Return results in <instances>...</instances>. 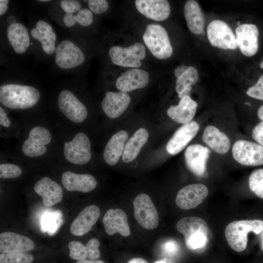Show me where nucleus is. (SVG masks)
<instances>
[{
	"mask_svg": "<svg viewBox=\"0 0 263 263\" xmlns=\"http://www.w3.org/2000/svg\"><path fill=\"white\" fill-rule=\"evenodd\" d=\"M100 214V209L97 206L94 205L87 206L71 223L70 232L77 236L87 233L96 223Z\"/></svg>",
	"mask_w": 263,
	"mask_h": 263,
	"instance_id": "obj_19",
	"label": "nucleus"
},
{
	"mask_svg": "<svg viewBox=\"0 0 263 263\" xmlns=\"http://www.w3.org/2000/svg\"><path fill=\"white\" fill-rule=\"evenodd\" d=\"M250 189L259 198L263 199V169L252 172L248 179Z\"/></svg>",
	"mask_w": 263,
	"mask_h": 263,
	"instance_id": "obj_35",
	"label": "nucleus"
},
{
	"mask_svg": "<svg viewBox=\"0 0 263 263\" xmlns=\"http://www.w3.org/2000/svg\"><path fill=\"white\" fill-rule=\"evenodd\" d=\"M162 248L167 254L173 255L178 251V245L175 241L169 240L164 244Z\"/></svg>",
	"mask_w": 263,
	"mask_h": 263,
	"instance_id": "obj_44",
	"label": "nucleus"
},
{
	"mask_svg": "<svg viewBox=\"0 0 263 263\" xmlns=\"http://www.w3.org/2000/svg\"><path fill=\"white\" fill-rule=\"evenodd\" d=\"M63 187L69 191L88 192L97 185L95 178L89 174H77L70 171L64 172L61 176Z\"/></svg>",
	"mask_w": 263,
	"mask_h": 263,
	"instance_id": "obj_24",
	"label": "nucleus"
},
{
	"mask_svg": "<svg viewBox=\"0 0 263 263\" xmlns=\"http://www.w3.org/2000/svg\"><path fill=\"white\" fill-rule=\"evenodd\" d=\"M246 94L252 98L263 100V89L257 83L249 87Z\"/></svg>",
	"mask_w": 263,
	"mask_h": 263,
	"instance_id": "obj_42",
	"label": "nucleus"
},
{
	"mask_svg": "<svg viewBox=\"0 0 263 263\" xmlns=\"http://www.w3.org/2000/svg\"><path fill=\"white\" fill-rule=\"evenodd\" d=\"M76 263H105L102 260H83L77 261Z\"/></svg>",
	"mask_w": 263,
	"mask_h": 263,
	"instance_id": "obj_47",
	"label": "nucleus"
},
{
	"mask_svg": "<svg viewBox=\"0 0 263 263\" xmlns=\"http://www.w3.org/2000/svg\"><path fill=\"white\" fill-rule=\"evenodd\" d=\"M237 25H238V26H239V25H241V23H240V22L239 21H238V22H237Z\"/></svg>",
	"mask_w": 263,
	"mask_h": 263,
	"instance_id": "obj_56",
	"label": "nucleus"
},
{
	"mask_svg": "<svg viewBox=\"0 0 263 263\" xmlns=\"http://www.w3.org/2000/svg\"><path fill=\"white\" fill-rule=\"evenodd\" d=\"M88 4L90 9L95 14L106 12L109 8V4L105 0H89Z\"/></svg>",
	"mask_w": 263,
	"mask_h": 263,
	"instance_id": "obj_40",
	"label": "nucleus"
},
{
	"mask_svg": "<svg viewBox=\"0 0 263 263\" xmlns=\"http://www.w3.org/2000/svg\"><path fill=\"white\" fill-rule=\"evenodd\" d=\"M39 1H41V2H42V1L46 2V1H50V0H40Z\"/></svg>",
	"mask_w": 263,
	"mask_h": 263,
	"instance_id": "obj_55",
	"label": "nucleus"
},
{
	"mask_svg": "<svg viewBox=\"0 0 263 263\" xmlns=\"http://www.w3.org/2000/svg\"><path fill=\"white\" fill-rule=\"evenodd\" d=\"M127 263H149L146 260L141 258H134L130 260Z\"/></svg>",
	"mask_w": 263,
	"mask_h": 263,
	"instance_id": "obj_48",
	"label": "nucleus"
},
{
	"mask_svg": "<svg viewBox=\"0 0 263 263\" xmlns=\"http://www.w3.org/2000/svg\"><path fill=\"white\" fill-rule=\"evenodd\" d=\"M260 67H261V68H263V61H262V62H261V63H260Z\"/></svg>",
	"mask_w": 263,
	"mask_h": 263,
	"instance_id": "obj_54",
	"label": "nucleus"
},
{
	"mask_svg": "<svg viewBox=\"0 0 263 263\" xmlns=\"http://www.w3.org/2000/svg\"><path fill=\"white\" fill-rule=\"evenodd\" d=\"M64 155L69 162L84 165L92 158L91 142L88 137L83 132H78L73 139L64 143Z\"/></svg>",
	"mask_w": 263,
	"mask_h": 263,
	"instance_id": "obj_7",
	"label": "nucleus"
},
{
	"mask_svg": "<svg viewBox=\"0 0 263 263\" xmlns=\"http://www.w3.org/2000/svg\"><path fill=\"white\" fill-rule=\"evenodd\" d=\"M103 222L108 235L118 233L122 236L128 237L131 234L127 215L120 208L107 210L103 217Z\"/></svg>",
	"mask_w": 263,
	"mask_h": 263,
	"instance_id": "obj_21",
	"label": "nucleus"
},
{
	"mask_svg": "<svg viewBox=\"0 0 263 263\" xmlns=\"http://www.w3.org/2000/svg\"><path fill=\"white\" fill-rule=\"evenodd\" d=\"M40 98L36 88L27 85L7 84L0 87V102L12 109H26L35 106Z\"/></svg>",
	"mask_w": 263,
	"mask_h": 263,
	"instance_id": "obj_1",
	"label": "nucleus"
},
{
	"mask_svg": "<svg viewBox=\"0 0 263 263\" xmlns=\"http://www.w3.org/2000/svg\"><path fill=\"white\" fill-rule=\"evenodd\" d=\"M207 32L208 41L212 46L225 50H234L237 48L236 36L224 21L212 20L208 25Z\"/></svg>",
	"mask_w": 263,
	"mask_h": 263,
	"instance_id": "obj_8",
	"label": "nucleus"
},
{
	"mask_svg": "<svg viewBox=\"0 0 263 263\" xmlns=\"http://www.w3.org/2000/svg\"><path fill=\"white\" fill-rule=\"evenodd\" d=\"M154 263H167L166 261L163 260H159L156 261Z\"/></svg>",
	"mask_w": 263,
	"mask_h": 263,
	"instance_id": "obj_53",
	"label": "nucleus"
},
{
	"mask_svg": "<svg viewBox=\"0 0 263 263\" xmlns=\"http://www.w3.org/2000/svg\"><path fill=\"white\" fill-rule=\"evenodd\" d=\"M22 173L21 168L16 165L9 163L0 165V177L1 178H15L19 177Z\"/></svg>",
	"mask_w": 263,
	"mask_h": 263,
	"instance_id": "obj_38",
	"label": "nucleus"
},
{
	"mask_svg": "<svg viewBox=\"0 0 263 263\" xmlns=\"http://www.w3.org/2000/svg\"><path fill=\"white\" fill-rule=\"evenodd\" d=\"M34 189L36 193L42 198V204L45 207L53 206L63 199L61 187L49 177H45L38 180Z\"/></svg>",
	"mask_w": 263,
	"mask_h": 263,
	"instance_id": "obj_23",
	"label": "nucleus"
},
{
	"mask_svg": "<svg viewBox=\"0 0 263 263\" xmlns=\"http://www.w3.org/2000/svg\"><path fill=\"white\" fill-rule=\"evenodd\" d=\"M127 132L121 130L114 134L107 142L103 152V158L110 166L116 164L122 156L128 138Z\"/></svg>",
	"mask_w": 263,
	"mask_h": 263,
	"instance_id": "obj_27",
	"label": "nucleus"
},
{
	"mask_svg": "<svg viewBox=\"0 0 263 263\" xmlns=\"http://www.w3.org/2000/svg\"><path fill=\"white\" fill-rule=\"evenodd\" d=\"M252 136L260 145L263 146V121L254 128L252 132Z\"/></svg>",
	"mask_w": 263,
	"mask_h": 263,
	"instance_id": "obj_43",
	"label": "nucleus"
},
{
	"mask_svg": "<svg viewBox=\"0 0 263 263\" xmlns=\"http://www.w3.org/2000/svg\"><path fill=\"white\" fill-rule=\"evenodd\" d=\"M256 83L263 89V75L260 76Z\"/></svg>",
	"mask_w": 263,
	"mask_h": 263,
	"instance_id": "obj_51",
	"label": "nucleus"
},
{
	"mask_svg": "<svg viewBox=\"0 0 263 263\" xmlns=\"http://www.w3.org/2000/svg\"><path fill=\"white\" fill-rule=\"evenodd\" d=\"M133 205L134 217L142 227L150 230L158 226V213L148 194L141 193L137 195L133 202Z\"/></svg>",
	"mask_w": 263,
	"mask_h": 263,
	"instance_id": "obj_6",
	"label": "nucleus"
},
{
	"mask_svg": "<svg viewBox=\"0 0 263 263\" xmlns=\"http://www.w3.org/2000/svg\"><path fill=\"white\" fill-rule=\"evenodd\" d=\"M199 129V124L195 121H191L180 127L166 145L168 152L171 155L179 153L196 135Z\"/></svg>",
	"mask_w": 263,
	"mask_h": 263,
	"instance_id": "obj_15",
	"label": "nucleus"
},
{
	"mask_svg": "<svg viewBox=\"0 0 263 263\" xmlns=\"http://www.w3.org/2000/svg\"><path fill=\"white\" fill-rule=\"evenodd\" d=\"M57 105L63 114L75 123H80L87 116L85 106L69 90H64L60 92Z\"/></svg>",
	"mask_w": 263,
	"mask_h": 263,
	"instance_id": "obj_11",
	"label": "nucleus"
},
{
	"mask_svg": "<svg viewBox=\"0 0 263 263\" xmlns=\"http://www.w3.org/2000/svg\"><path fill=\"white\" fill-rule=\"evenodd\" d=\"M33 260L34 256L26 252L0 254V263H32Z\"/></svg>",
	"mask_w": 263,
	"mask_h": 263,
	"instance_id": "obj_36",
	"label": "nucleus"
},
{
	"mask_svg": "<svg viewBox=\"0 0 263 263\" xmlns=\"http://www.w3.org/2000/svg\"><path fill=\"white\" fill-rule=\"evenodd\" d=\"M102 100V109L105 114L110 118L120 116L127 109L131 97L127 93L107 92Z\"/></svg>",
	"mask_w": 263,
	"mask_h": 263,
	"instance_id": "obj_22",
	"label": "nucleus"
},
{
	"mask_svg": "<svg viewBox=\"0 0 263 263\" xmlns=\"http://www.w3.org/2000/svg\"><path fill=\"white\" fill-rule=\"evenodd\" d=\"M210 151L200 144L189 146L185 151V160L189 170L198 176H203L207 170V162Z\"/></svg>",
	"mask_w": 263,
	"mask_h": 263,
	"instance_id": "obj_16",
	"label": "nucleus"
},
{
	"mask_svg": "<svg viewBox=\"0 0 263 263\" xmlns=\"http://www.w3.org/2000/svg\"><path fill=\"white\" fill-rule=\"evenodd\" d=\"M259 30L253 24H243L235 29L238 47L246 56L254 55L258 49Z\"/></svg>",
	"mask_w": 263,
	"mask_h": 263,
	"instance_id": "obj_14",
	"label": "nucleus"
},
{
	"mask_svg": "<svg viewBox=\"0 0 263 263\" xmlns=\"http://www.w3.org/2000/svg\"><path fill=\"white\" fill-rule=\"evenodd\" d=\"M199 74L195 67L185 66L181 74L177 77L175 89L178 97L182 98L188 95L192 89L191 86L198 80Z\"/></svg>",
	"mask_w": 263,
	"mask_h": 263,
	"instance_id": "obj_32",
	"label": "nucleus"
},
{
	"mask_svg": "<svg viewBox=\"0 0 263 263\" xmlns=\"http://www.w3.org/2000/svg\"><path fill=\"white\" fill-rule=\"evenodd\" d=\"M262 233V240H261V247L263 251V231Z\"/></svg>",
	"mask_w": 263,
	"mask_h": 263,
	"instance_id": "obj_52",
	"label": "nucleus"
},
{
	"mask_svg": "<svg viewBox=\"0 0 263 263\" xmlns=\"http://www.w3.org/2000/svg\"><path fill=\"white\" fill-rule=\"evenodd\" d=\"M232 156L240 164L257 166L263 164V146L254 142L239 140L232 148Z\"/></svg>",
	"mask_w": 263,
	"mask_h": 263,
	"instance_id": "obj_9",
	"label": "nucleus"
},
{
	"mask_svg": "<svg viewBox=\"0 0 263 263\" xmlns=\"http://www.w3.org/2000/svg\"><path fill=\"white\" fill-rule=\"evenodd\" d=\"M63 223L62 214L61 211L57 210L53 212L44 214L41 221L40 230L43 232H47L49 235L56 233Z\"/></svg>",
	"mask_w": 263,
	"mask_h": 263,
	"instance_id": "obj_33",
	"label": "nucleus"
},
{
	"mask_svg": "<svg viewBox=\"0 0 263 263\" xmlns=\"http://www.w3.org/2000/svg\"><path fill=\"white\" fill-rule=\"evenodd\" d=\"M35 245L29 238L12 232L0 234V252L2 253H23L33 250Z\"/></svg>",
	"mask_w": 263,
	"mask_h": 263,
	"instance_id": "obj_17",
	"label": "nucleus"
},
{
	"mask_svg": "<svg viewBox=\"0 0 263 263\" xmlns=\"http://www.w3.org/2000/svg\"><path fill=\"white\" fill-rule=\"evenodd\" d=\"M52 139L50 131L42 126H36L29 131L28 138L22 145L23 154L30 157H37L44 154L47 151L46 145Z\"/></svg>",
	"mask_w": 263,
	"mask_h": 263,
	"instance_id": "obj_10",
	"label": "nucleus"
},
{
	"mask_svg": "<svg viewBox=\"0 0 263 263\" xmlns=\"http://www.w3.org/2000/svg\"><path fill=\"white\" fill-rule=\"evenodd\" d=\"M148 73L139 68H132L122 74L116 79L115 85L120 92L127 93L147 86Z\"/></svg>",
	"mask_w": 263,
	"mask_h": 263,
	"instance_id": "obj_18",
	"label": "nucleus"
},
{
	"mask_svg": "<svg viewBox=\"0 0 263 263\" xmlns=\"http://www.w3.org/2000/svg\"><path fill=\"white\" fill-rule=\"evenodd\" d=\"M197 107V103L188 94L181 98L178 105H171L167 113L174 121L184 125L191 121Z\"/></svg>",
	"mask_w": 263,
	"mask_h": 263,
	"instance_id": "obj_25",
	"label": "nucleus"
},
{
	"mask_svg": "<svg viewBox=\"0 0 263 263\" xmlns=\"http://www.w3.org/2000/svg\"><path fill=\"white\" fill-rule=\"evenodd\" d=\"M149 138V132L144 128H140L128 140L122 156V160L129 163L135 159Z\"/></svg>",
	"mask_w": 263,
	"mask_h": 263,
	"instance_id": "obj_31",
	"label": "nucleus"
},
{
	"mask_svg": "<svg viewBox=\"0 0 263 263\" xmlns=\"http://www.w3.org/2000/svg\"><path fill=\"white\" fill-rule=\"evenodd\" d=\"M202 139L207 146L219 154H225L230 148L231 142L228 136L212 125L205 128Z\"/></svg>",
	"mask_w": 263,
	"mask_h": 263,
	"instance_id": "obj_26",
	"label": "nucleus"
},
{
	"mask_svg": "<svg viewBox=\"0 0 263 263\" xmlns=\"http://www.w3.org/2000/svg\"><path fill=\"white\" fill-rule=\"evenodd\" d=\"M9 2L8 0H0V15L2 16L8 10L7 4Z\"/></svg>",
	"mask_w": 263,
	"mask_h": 263,
	"instance_id": "obj_46",
	"label": "nucleus"
},
{
	"mask_svg": "<svg viewBox=\"0 0 263 263\" xmlns=\"http://www.w3.org/2000/svg\"><path fill=\"white\" fill-rule=\"evenodd\" d=\"M64 25L68 27L73 26L76 22L82 26H88L93 21V15L91 10L88 9H81L76 15L66 13L63 19Z\"/></svg>",
	"mask_w": 263,
	"mask_h": 263,
	"instance_id": "obj_34",
	"label": "nucleus"
},
{
	"mask_svg": "<svg viewBox=\"0 0 263 263\" xmlns=\"http://www.w3.org/2000/svg\"><path fill=\"white\" fill-rule=\"evenodd\" d=\"M257 114L258 117L263 121V105H262L258 109L257 112Z\"/></svg>",
	"mask_w": 263,
	"mask_h": 263,
	"instance_id": "obj_49",
	"label": "nucleus"
},
{
	"mask_svg": "<svg viewBox=\"0 0 263 263\" xmlns=\"http://www.w3.org/2000/svg\"><path fill=\"white\" fill-rule=\"evenodd\" d=\"M84 60L82 51L70 40H62L56 47L55 62L60 68L67 69L78 67Z\"/></svg>",
	"mask_w": 263,
	"mask_h": 263,
	"instance_id": "obj_12",
	"label": "nucleus"
},
{
	"mask_svg": "<svg viewBox=\"0 0 263 263\" xmlns=\"http://www.w3.org/2000/svg\"><path fill=\"white\" fill-rule=\"evenodd\" d=\"M176 228L184 235L188 249H201L207 244L208 226L203 219L197 217L182 218L177 223Z\"/></svg>",
	"mask_w": 263,
	"mask_h": 263,
	"instance_id": "obj_2",
	"label": "nucleus"
},
{
	"mask_svg": "<svg viewBox=\"0 0 263 263\" xmlns=\"http://www.w3.org/2000/svg\"><path fill=\"white\" fill-rule=\"evenodd\" d=\"M109 54L112 62L120 66L137 68L141 66V60L146 56L144 45L137 42L128 47L113 46Z\"/></svg>",
	"mask_w": 263,
	"mask_h": 263,
	"instance_id": "obj_5",
	"label": "nucleus"
},
{
	"mask_svg": "<svg viewBox=\"0 0 263 263\" xmlns=\"http://www.w3.org/2000/svg\"><path fill=\"white\" fill-rule=\"evenodd\" d=\"M143 39L155 57L165 59L172 55L173 49L168 34L162 25L155 23L148 24L143 35Z\"/></svg>",
	"mask_w": 263,
	"mask_h": 263,
	"instance_id": "obj_4",
	"label": "nucleus"
},
{
	"mask_svg": "<svg viewBox=\"0 0 263 263\" xmlns=\"http://www.w3.org/2000/svg\"><path fill=\"white\" fill-rule=\"evenodd\" d=\"M71 258L77 261L85 260L87 258L88 249L86 245L78 241H71L68 244Z\"/></svg>",
	"mask_w": 263,
	"mask_h": 263,
	"instance_id": "obj_37",
	"label": "nucleus"
},
{
	"mask_svg": "<svg viewBox=\"0 0 263 263\" xmlns=\"http://www.w3.org/2000/svg\"><path fill=\"white\" fill-rule=\"evenodd\" d=\"M31 34L41 43L42 49L47 54L51 55L56 51V36L48 23L41 20L38 21L36 27L31 31Z\"/></svg>",
	"mask_w": 263,
	"mask_h": 263,
	"instance_id": "obj_28",
	"label": "nucleus"
},
{
	"mask_svg": "<svg viewBox=\"0 0 263 263\" xmlns=\"http://www.w3.org/2000/svg\"><path fill=\"white\" fill-rule=\"evenodd\" d=\"M208 190L203 184H194L182 188L178 192L175 203L182 209L189 210L196 207L207 198Z\"/></svg>",
	"mask_w": 263,
	"mask_h": 263,
	"instance_id": "obj_13",
	"label": "nucleus"
},
{
	"mask_svg": "<svg viewBox=\"0 0 263 263\" xmlns=\"http://www.w3.org/2000/svg\"><path fill=\"white\" fill-rule=\"evenodd\" d=\"M7 36L14 51L19 54L24 53L30 45L28 29L21 23L9 25L7 29Z\"/></svg>",
	"mask_w": 263,
	"mask_h": 263,
	"instance_id": "obj_30",
	"label": "nucleus"
},
{
	"mask_svg": "<svg viewBox=\"0 0 263 263\" xmlns=\"http://www.w3.org/2000/svg\"><path fill=\"white\" fill-rule=\"evenodd\" d=\"M263 231V221L244 220L232 222L225 229V237L229 246L237 252L244 251L247 244V234L253 232L258 235Z\"/></svg>",
	"mask_w": 263,
	"mask_h": 263,
	"instance_id": "obj_3",
	"label": "nucleus"
},
{
	"mask_svg": "<svg viewBox=\"0 0 263 263\" xmlns=\"http://www.w3.org/2000/svg\"><path fill=\"white\" fill-rule=\"evenodd\" d=\"M0 123L5 127H9L11 125V122L7 114L2 107H0Z\"/></svg>",
	"mask_w": 263,
	"mask_h": 263,
	"instance_id": "obj_45",
	"label": "nucleus"
},
{
	"mask_svg": "<svg viewBox=\"0 0 263 263\" xmlns=\"http://www.w3.org/2000/svg\"><path fill=\"white\" fill-rule=\"evenodd\" d=\"M60 5L66 13L72 14L81 10V4L78 0H62L60 1Z\"/></svg>",
	"mask_w": 263,
	"mask_h": 263,
	"instance_id": "obj_41",
	"label": "nucleus"
},
{
	"mask_svg": "<svg viewBox=\"0 0 263 263\" xmlns=\"http://www.w3.org/2000/svg\"><path fill=\"white\" fill-rule=\"evenodd\" d=\"M88 249L87 258L90 260H96L100 256L98 249L100 245L99 240L95 238L90 239L86 244Z\"/></svg>",
	"mask_w": 263,
	"mask_h": 263,
	"instance_id": "obj_39",
	"label": "nucleus"
},
{
	"mask_svg": "<svg viewBox=\"0 0 263 263\" xmlns=\"http://www.w3.org/2000/svg\"><path fill=\"white\" fill-rule=\"evenodd\" d=\"M135 5L140 13L155 21L167 19L170 13V4L166 0H136Z\"/></svg>",
	"mask_w": 263,
	"mask_h": 263,
	"instance_id": "obj_20",
	"label": "nucleus"
},
{
	"mask_svg": "<svg viewBox=\"0 0 263 263\" xmlns=\"http://www.w3.org/2000/svg\"><path fill=\"white\" fill-rule=\"evenodd\" d=\"M184 15L188 27L192 33L198 35L204 32L205 18L196 1L189 0L185 3Z\"/></svg>",
	"mask_w": 263,
	"mask_h": 263,
	"instance_id": "obj_29",
	"label": "nucleus"
},
{
	"mask_svg": "<svg viewBox=\"0 0 263 263\" xmlns=\"http://www.w3.org/2000/svg\"><path fill=\"white\" fill-rule=\"evenodd\" d=\"M7 20V22L9 23V25L16 23V18L13 16H10V17H9Z\"/></svg>",
	"mask_w": 263,
	"mask_h": 263,
	"instance_id": "obj_50",
	"label": "nucleus"
}]
</instances>
